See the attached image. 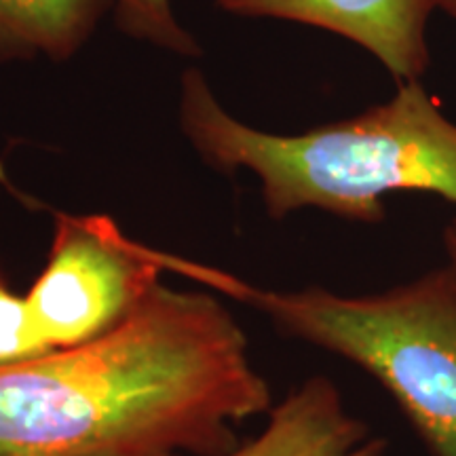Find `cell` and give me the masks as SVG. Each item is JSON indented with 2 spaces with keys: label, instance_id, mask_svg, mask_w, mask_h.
I'll return each instance as SVG.
<instances>
[{
  "label": "cell",
  "instance_id": "cell-1",
  "mask_svg": "<svg viewBox=\"0 0 456 456\" xmlns=\"http://www.w3.org/2000/svg\"><path fill=\"white\" fill-rule=\"evenodd\" d=\"M271 408L231 311L159 283L104 338L0 368V456H224Z\"/></svg>",
  "mask_w": 456,
  "mask_h": 456
},
{
  "label": "cell",
  "instance_id": "cell-2",
  "mask_svg": "<svg viewBox=\"0 0 456 456\" xmlns=\"http://www.w3.org/2000/svg\"><path fill=\"white\" fill-rule=\"evenodd\" d=\"M180 123L208 165L258 175L271 218L315 208L351 222L387 218L385 195L431 192L456 205V123L420 81L357 117L298 135L239 123L199 70L182 78Z\"/></svg>",
  "mask_w": 456,
  "mask_h": 456
},
{
  "label": "cell",
  "instance_id": "cell-3",
  "mask_svg": "<svg viewBox=\"0 0 456 456\" xmlns=\"http://www.w3.org/2000/svg\"><path fill=\"white\" fill-rule=\"evenodd\" d=\"M199 281L249 302L292 338L355 363L395 399L429 456H456V271L380 294L269 292L212 269Z\"/></svg>",
  "mask_w": 456,
  "mask_h": 456
},
{
  "label": "cell",
  "instance_id": "cell-4",
  "mask_svg": "<svg viewBox=\"0 0 456 456\" xmlns=\"http://www.w3.org/2000/svg\"><path fill=\"white\" fill-rule=\"evenodd\" d=\"M167 269L169 254L131 241L108 216H57L47 265L26 294L34 326L51 351L104 338Z\"/></svg>",
  "mask_w": 456,
  "mask_h": 456
},
{
  "label": "cell",
  "instance_id": "cell-5",
  "mask_svg": "<svg viewBox=\"0 0 456 456\" xmlns=\"http://www.w3.org/2000/svg\"><path fill=\"white\" fill-rule=\"evenodd\" d=\"M228 13L277 17L345 37L372 53L399 83L429 70L427 24L436 0H218Z\"/></svg>",
  "mask_w": 456,
  "mask_h": 456
},
{
  "label": "cell",
  "instance_id": "cell-6",
  "mask_svg": "<svg viewBox=\"0 0 456 456\" xmlns=\"http://www.w3.org/2000/svg\"><path fill=\"white\" fill-rule=\"evenodd\" d=\"M387 448L385 437L346 410L328 376H311L269 410L260 436L224 456H385Z\"/></svg>",
  "mask_w": 456,
  "mask_h": 456
},
{
  "label": "cell",
  "instance_id": "cell-7",
  "mask_svg": "<svg viewBox=\"0 0 456 456\" xmlns=\"http://www.w3.org/2000/svg\"><path fill=\"white\" fill-rule=\"evenodd\" d=\"M114 0H0V61L81 49Z\"/></svg>",
  "mask_w": 456,
  "mask_h": 456
},
{
  "label": "cell",
  "instance_id": "cell-8",
  "mask_svg": "<svg viewBox=\"0 0 456 456\" xmlns=\"http://www.w3.org/2000/svg\"><path fill=\"white\" fill-rule=\"evenodd\" d=\"M123 32L182 55L199 53L195 38L175 21L169 0H114Z\"/></svg>",
  "mask_w": 456,
  "mask_h": 456
},
{
  "label": "cell",
  "instance_id": "cell-9",
  "mask_svg": "<svg viewBox=\"0 0 456 456\" xmlns=\"http://www.w3.org/2000/svg\"><path fill=\"white\" fill-rule=\"evenodd\" d=\"M53 353L38 334L26 296L15 294L0 269V368Z\"/></svg>",
  "mask_w": 456,
  "mask_h": 456
},
{
  "label": "cell",
  "instance_id": "cell-10",
  "mask_svg": "<svg viewBox=\"0 0 456 456\" xmlns=\"http://www.w3.org/2000/svg\"><path fill=\"white\" fill-rule=\"evenodd\" d=\"M444 249L448 256V266L456 271V224H450L444 231Z\"/></svg>",
  "mask_w": 456,
  "mask_h": 456
},
{
  "label": "cell",
  "instance_id": "cell-11",
  "mask_svg": "<svg viewBox=\"0 0 456 456\" xmlns=\"http://www.w3.org/2000/svg\"><path fill=\"white\" fill-rule=\"evenodd\" d=\"M436 7L456 20V0H436Z\"/></svg>",
  "mask_w": 456,
  "mask_h": 456
}]
</instances>
